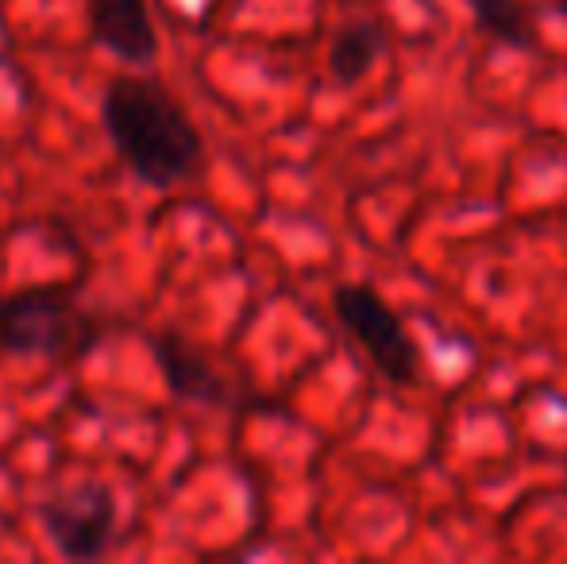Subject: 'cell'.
I'll return each mask as SVG.
<instances>
[{"label": "cell", "mask_w": 567, "mask_h": 564, "mask_svg": "<svg viewBox=\"0 0 567 564\" xmlns=\"http://www.w3.org/2000/svg\"><path fill=\"white\" fill-rule=\"evenodd\" d=\"M475 31L514 51H533V12L525 0H471Z\"/></svg>", "instance_id": "8"}, {"label": "cell", "mask_w": 567, "mask_h": 564, "mask_svg": "<svg viewBox=\"0 0 567 564\" xmlns=\"http://www.w3.org/2000/svg\"><path fill=\"white\" fill-rule=\"evenodd\" d=\"M90 31L124 66L151 70L158 62V31L147 0H90Z\"/></svg>", "instance_id": "5"}, {"label": "cell", "mask_w": 567, "mask_h": 564, "mask_svg": "<svg viewBox=\"0 0 567 564\" xmlns=\"http://www.w3.org/2000/svg\"><path fill=\"white\" fill-rule=\"evenodd\" d=\"M382 47V28L374 20H348L343 28L332 35L329 47V70L340 85H355L371 74V66L379 62Z\"/></svg>", "instance_id": "7"}, {"label": "cell", "mask_w": 567, "mask_h": 564, "mask_svg": "<svg viewBox=\"0 0 567 564\" xmlns=\"http://www.w3.org/2000/svg\"><path fill=\"white\" fill-rule=\"evenodd\" d=\"M155 360L163 368V379L182 402H220L225 399V383L209 368L202 352L186 345L182 337H158L155 340Z\"/></svg>", "instance_id": "6"}, {"label": "cell", "mask_w": 567, "mask_h": 564, "mask_svg": "<svg viewBox=\"0 0 567 564\" xmlns=\"http://www.w3.org/2000/svg\"><path fill=\"white\" fill-rule=\"evenodd\" d=\"M39 522H43L47 542L66 561H97L116 537V495L105 480L85 475L54 491L39 506Z\"/></svg>", "instance_id": "4"}, {"label": "cell", "mask_w": 567, "mask_h": 564, "mask_svg": "<svg viewBox=\"0 0 567 564\" xmlns=\"http://www.w3.org/2000/svg\"><path fill=\"white\" fill-rule=\"evenodd\" d=\"M556 8H560V12L567 16V0H556Z\"/></svg>", "instance_id": "9"}, {"label": "cell", "mask_w": 567, "mask_h": 564, "mask_svg": "<svg viewBox=\"0 0 567 564\" xmlns=\"http://www.w3.org/2000/svg\"><path fill=\"white\" fill-rule=\"evenodd\" d=\"M97 332H90V317L54 286L20 290L0 298V348L20 356H59L66 348L90 352Z\"/></svg>", "instance_id": "3"}, {"label": "cell", "mask_w": 567, "mask_h": 564, "mask_svg": "<svg viewBox=\"0 0 567 564\" xmlns=\"http://www.w3.org/2000/svg\"><path fill=\"white\" fill-rule=\"evenodd\" d=\"M101 121L127 166L147 186L171 189L205 163V140L186 105L147 74H116L101 93Z\"/></svg>", "instance_id": "1"}, {"label": "cell", "mask_w": 567, "mask_h": 564, "mask_svg": "<svg viewBox=\"0 0 567 564\" xmlns=\"http://www.w3.org/2000/svg\"><path fill=\"white\" fill-rule=\"evenodd\" d=\"M332 309L351 340L367 352V360L382 371L394 387H410L421 379V352L405 332L402 317L394 314L379 290L363 283H343L332 294Z\"/></svg>", "instance_id": "2"}]
</instances>
